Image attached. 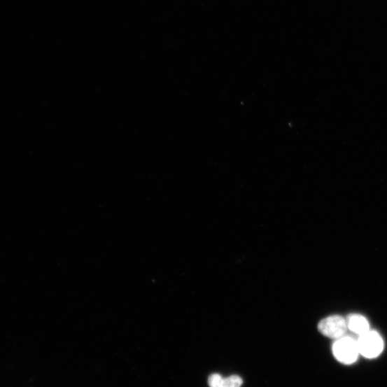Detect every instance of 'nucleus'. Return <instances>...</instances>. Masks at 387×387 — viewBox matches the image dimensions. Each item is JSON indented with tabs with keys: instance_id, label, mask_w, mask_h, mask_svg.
<instances>
[{
	"instance_id": "1",
	"label": "nucleus",
	"mask_w": 387,
	"mask_h": 387,
	"mask_svg": "<svg viewBox=\"0 0 387 387\" xmlns=\"http://www.w3.org/2000/svg\"><path fill=\"white\" fill-rule=\"evenodd\" d=\"M333 353L339 362L351 365L358 358L360 354L358 344L352 338L344 336L337 339L334 344Z\"/></svg>"
},
{
	"instance_id": "2",
	"label": "nucleus",
	"mask_w": 387,
	"mask_h": 387,
	"mask_svg": "<svg viewBox=\"0 0 387 387\" xmlns=\"http://www.w3.org/2000/svg\"><path fill=\"white\" fill-rule=\"evenodd\" d=\"M357 344L360 353L369 359L378 356L384 348V342L380 335L370 330L360 335Z\"/></svg>"
},
{
	"instance_id": "3",
	"label": "nucleus",
	"mask_w": 387,
	"mask_h": 387,
	"mask_svg": "<svg viewBox=\"0 0 387 387\" xmlns=\"http://www.w3.org/2000/svg\"><path fill=\"white\" fill-rule=\"evenodd\" d=\"M347 329V321L340 316L327 317L318 324L319 332L331 339H338L343 337Z\"/></svg>"
},
{
	"instance_id": "4",
	"label": "nucleus",
	"mask_w": 387,
	"mask_h": 387,
	"mask_svg": "<svg viewBox=\"0 0 387 387\" xmlns=\"http://www.w3.org/2000/svg\"><path fill=\"white\" fill-rule=\"evenodd\" d=\"M244 384L243 379L237 375L223 377L219 374H213L208 379L210 387H241Z\"/></svg>"
},
{
	"instance_id": "5",
	"label": "nucleus",
	"mask_w": 387,
	"mask_h": 387,
	"mask_svg": "<svg viewBox=\"0 0 387 387\" xmlns=\"http://www.w3.org/2000/svg\"><path fill=\"white\" fill-rule=\"evenodd\" d=\"M347 326L352 332L360 336L370 331L368 321L361 315L350 316L347 320Z\"/></svg>"
}]
</instances>
